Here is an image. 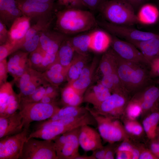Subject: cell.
<instances>
[{
  "instance_id": "cell-35",
  "label": "cell",
  "mask_w": 159,
  "mask_h": 159,
  "mask_svg": "<svg viewBox=\"0 0 159 159\" xmlns=\"http://www.w3.org/2000/svg\"><path fill=\"white\" fill-rule=\"evenodd\" d=\"M69 39L75 52L83 55H89L90 32L69 37Z\"/></svg>"
},
{
  "instance_id": "cell-33",
  "label": "cell",
  "mask_w": 159,
  "mask_h": 159,
  "mask_svg": "<svg viewBox=\"0 0 159 159\" xmlns=\"http://www.w3.org/2000/svg\"><path fill=\"white\" fill-rule=\"evenodd\" d=\"M88 111L86 107L79 106H64L60 108L51 118L47 120L53 121L83 115Z\"/></svg>"
},
{
  "instance_id": "cell-24",
  "label": "cell",
  "mask_w": 159,
  "mask_h": 159,
  "mask_svg": "<svg viewBox=\"0 0 159 159\" xmlns=\"http://www.w3.org/2000/svg\"><path fill=\"white\" fill-rule=\"evenodd\" d=\"M90 50L97 53H104L110 47L112 35L104 30L97 29L90 32Z\"/></svg>"
},
{
  "instance_id": "cell-36",
  "label": "cell",
  "mask_w": 159,
  "mask_h": 159,
  "mask_svg": "<svg viewBox=\"0 0 159 159\" xmlns=\"http://www.w3.org/2000/svg\"><path fill=\"white\" fill-rule=\"evenodd\" d=\"M53 19L50 20H40L31 26L22 41L21 46L24 42L49 28Z\"/></svg>"
},
{
  "instance_id": "cell-47",
  "label": "cell",
  "mask_w": 159,
  "mask_h": 159,
  "mask_svg": "<svg viewBox=\"0 0 159 159\" xmlns=\"http://www.w3.org/2000/svg\"><path fill=\"white\" fill-rule=\"evenodd\" d=\"M111 74L102 76L98 82L109 90L111 93H114V89Z\"/></svg>"
},
{
  "instance_id": "cell-25",
  "label": "cell",
  "mask_w": 159,
  "mask_h": 159,
  "mask_svg": "<svg viewBox=\"0 0 159 159\" xmlns=\"http://www.w3.org/2000/svg\"><path fill=\"white\" fill-rule=\"evenodd\" d=\"M22 15L16 0H0V21L9 29L14 21Z\"/></svg>"
},
{
  "instance_id": "cell-27",
  "label": "cell",
  "mask_w": 159,
  "mask_h": 159,
  "mask_svg": "<svg viewBox=\"0 0 159 159\" xmlns=\"http://www.w3.org/2000/svg\"><path fill=\"white\" fill-rule=\"evenodd\" d=\"M150 62L154 58L159 56V35L144 41H130Z\"/></svg>"
},
{
  "instance_id": "cell-38",
  "label": "cell",
  "mask_w": 159,
  "mask_h": 159,
  "mask_svg": "<svg viewBox=\"0 0 159 159\" xmlns=\"http://www.w3.org/2000/svg\"><path fill=\"white\" fill-rule=\"evenodd\" d=\"M125 111L128 119L132 120H135L142 113L139 104L132 99L128 101Z\"/></svg>"
},
{
  "instance_id": "cell-51",
  "label": "cell",
  "mask_w": 159,
  "mask_h": 159,
  "mask_svg": "<svg viewBox=\"0 0 159 159\" xmlns=\"http://www.w3.org/2000/svg\"><path fill=\"white\" fill-rule=\"evenodd\" d=\"M107 145V148L104 159H113L115 158V154L116 153V149L113 145V143Z\"/></svg>"
},
{
  "instance_id": "cell-18",
  "label": "cell",
  "mask_w": 159,
  "mask_h": 159,
  "mask_svg": "<svg viewBox=\"0 0 159 159\" xmlns=\"http://www.w3.org/2000/svg\"><path fill=\"white\" fill-rule=\"evenodd\" d=\"M29 53L18 50L10 55L7 61L8 73L15 82L30 67L28 59Z\"/></svg>"
},
{
  "instance_id": "cell-29",
  "label": "cell",
  "mask_w": 159,
  "mask_h": 159,
  "mask_svg": "<svg viewBox=\"0 0 159 159\" xmlns=\"http://www.w3.org/2000/svg\"><path fill=\"white\" fill-rule=\"evenodd\" d=\"M136 15L138 23L145 25H152L158 20L159 10L153 4H146L141 7Z\"/></svg>"
},
{
  "instance_id": "cell-22",
  "label": "cell",
  "mask_w": 159,
  "mask_h": 159,
  "mask_svg": "<svg viewBox=\"0 0 159 159\" xmlns=\"http://www.w3.org/2000/svg\"><path fill=\"white\" fill-rule=\"evenodd\" d=\"M31 22L29 18L23 15L17 18L9 29L8 41L16 45L19 50L22 41L31 26Z\"/></svg>"
},
{
  "instance_id": "cell-57",
  "label": "cell",
  "mask_w": 159,
  "mask_h": 159,
  "mask_svg": "<svg viewBox=\"0 0 159 159\" xmlns=\"http://www.w3.org/2000/svg\"><path fill=\"white\" fill-rule=\"evenodd\" d=\"M75 159H95L91 155L90 156L86 155H80L77 157Z\"/></svg>"
},
{
  "instance_id": "cell-37",
  "label": "cell",
  "mask_w": 159,
  "mask_h": 159,
  "mask_svg": "<svg viewBox=\"0 0 159 159\" xmlns=\"http://www.w3.org/2000/svg\"><path fill=\"white\" fill-rule=\"evenodd\" d=\"M45 53L39 46L36 50L30 53L28 56L30 67L37 70L43 60Z\"/></svg>"
},
{
  "instance_id": "cell-53",
  "label": "cell",
  "mask_w": 159,
  "mask_h": 159,
  "mask_svg": "<svg viewBox=\"0 0 159 159\" xmlns=\"http://www.w3.org/2000/svg\"><path fill=\"white\" fill-rule=\"evenodd\" d=\"M116 158L117 159H132V152L123 151H116Z\"/></svg>"
},
{
  "instance_id": "cell-54",
  "label": "cell",
  "mask_w": 159,
  "mask_h": 159,
  "mask_svg": "<svg viewBox=\"0 0 159 159\" xmlns=\"http://www.w3.org/2000/svg\"><path fill=\"white\" fill-rule=\"evenodd\" d=\"M150 146V150L153 154L159 159V142L153 140Z\"/></svg>"
},
{
  "instance_id": "cell-8",
  "label": "cell",
  "mask_w": 159,
  "mask_h": 159,
  "mask_svg": "<svg viewBox=\"0 0 159 159\" xmlns=\"http://www.w3.org/2000/svg\"><path fill=\"white\" fill-rule=\"evenodd\" d=\"M29 129L24 128L19 133L0 139V159H19L29 134Z\"/></svg>"
},
{
  "instance_id": "cell-48",
  "label": "cell",
  "mask_w": 159,
  "mask_h": 159,
  "mask_svg": "<svg viewBox=\"0 0 159 159\" xmlns=\"http://www.w3.org/2000/svg\"><path fill=\"white\" fill-rule=\"evenodd\" d=\"M9 39V30L6 26L0 21V44L6 43Z\"/></svg>"
},
{
  "instance_id": "cell-59",
  "label": "cell",
  "mask_w": 159,
  "mask_h": 159,
  "mask_svg": "<svg viewBox=\"0 0 159 159\" xmlns=\"http://www.w3.org/2000/svg\"><path fill=\"white\" fill-rule=\"evenodd\" d=\"M154 140H155L158 142H159V129H158V130L156 138Z\"/></svg>"
},
{
  "instance_id": "cell-49",
  "label": "cell",
  "mask_w": 159,
  "mask_h": 159,
  "mask_svg": "<svg viewBox=\"0 0 159 159\" xmlns=\"http://www.w3.org/2000/svg\"><path fill=\"white\" fill-rule=\"evenodd\" d=\"M107 145L92 151L91 155L95 159H104Z\"/></svg>"
},
{
  "instance_id": "cell-9",
  "label": "cell",
  "mask_w": 159,
  "mask_h": 159,
  "mask_svg": "<svg viewBox=\"0 0 159 159\" xmlns=\"http://www.w3.org/2000/svg\"><path fill=\"white\" fill-rule=\"evenodd\" d=\"M98 26L117 37L122 38L127 41H141L148 40L157 34L140 31L130 26L120 25L110 23L107 21H97Z\"/></svg>"
},
{
  "instance_id": "cell-1",
  "label": "cell",
  "mask_w": 159,
  "mask_h": 159,
  "mask_svg": "<svg viewBox=\"0 0 159 159\" xmlns=\"http://www.w3.org/2000/svg\"><path fill=\"white\" fill-rule=\"evenodd\" d=\"M55 30L66 35L89 31L98 26L91 11L81 9L66 8L56 15Z\"/></svg>"
},
{
  "instance_id": "cell-13",
  "label": "cell",
  "mask_w": 159,
  "mask_h": 159,
  "mask_svg": "<svg viewBox=\"0 0 159 159\" xmlns=\"http://www.w3.org/2000/svg\"><path fill=\"white\" fill-rule=\"evenodd\" d=\"M21 100L19 94L14 91L11 82H6L0 85V117L9 116L17 111Z\"/></svg>"
},
{
  "instance_id": "cell-21",
  "label": "cell",
  "mask_w": 159,
  "mask_h": 159,
  "mask_svg": "<svg viewBox=\"0 0 159 159\" xmlns=\"http://www.w3.org/2000/svg\"><path fill=\"white\" fill-rule=\"evenodd\" d=\"M24 128L23 118L19 111L8 117H0V139L19 133Z\"/></svg>"
},
{
  "instance_id": "cell-12",
  "label": "cell",
  "mask_w": 159,
  "mask_h": 159,
  "mask_svg": "<svg viewBox=\"0 0 159 159\" xmlns=\"http://www.w3.org/2000/svg\"><path fill=\"white\" fill-rule=\"evenodd\" d=\"M15 82L19 90L21 99L31 95L39 86L48 83L44 79L42 72L30 67Z\"/></svg>"
},
{
  "instance_id": "cell-55",
  "label": "cell",
  "mask_w": 159,
  "mask_h": 159,
  "mask_svg": "<svg viewBox=\"0 0 159 159\" xmlns=\"http://www.w3.org/2000/svg\"><path fill=\"white\" fill-rule=\"evenodd\" d=\"M131 5L134 8L142 4L146 0H122Z\"/></svg>"
},
{
  "instance_id": "cell-19",
  "label": "cell",
  "mask_w": 159,
  "mask_h": 159,
  "mask_svg": "<svg viewBox=\"0 0 159 159\" xmlns=\"http://www.w3.org/2000/svg\"><path fill=\"white\" fill-rule=\"evenodd\" d=\"M67 37L56 30H52L49 28L41 33L39 46L47 53L56 54L62 43Z\"/></svg>"
},
{
  "instance_id": "cell-40",
  "label": "cell",
  "mask_w": 159,
  "mask_h": 159,
  "mask_svg": "<svg viewBox=\"0 0 159 159\" xmlns=\"http://www.w3.org/2000/svg\"><path fill=\"white\" fill-rule=\"evenodd\" d=\"M42 33L37 34L32 38L24 42L20 50L29 53L36 50L39 45Z\"/></svg>"
},
{
  "instance_id": "cell-41",
  "label": "cell",
  "mask_w": 159,
  "mask_h": 159,
  "mask_svg": "<svg viewBox=\"0 0 159 159\" xmlns=\"http://www.w3.org/2000/svg\"><path fill=\"white\" fill-rule=\"evenodd\" d=\"M48 83L40 86L31 95L22 98L21 100L28 102H39L45 95L46 86Z\"/></svg>"
},
{
  "instance_id": "cell-34",
  "label": "cell",
  "mask_w": 159,
  "mask_h": 159,
  "mask_svg": "<svg viewBox=\"0 0 159 159\" xmlns=\"http://www.w3.org/2000/svg\"><path fill=\"white\" fill-rule=\"evenodd\" d=\"M61 100L64 106H79L83 102V96L68 83L61 91Z\"/></svg>"
},
{
  "instance_id": "cell-58",
  "label": "cell",
  "mask_w": 159,
  "mask_h": 159,
  "mask_svg": "<svg viewBox=\"0 0 159 159\" xmlns=\"http://www.w3.org/2000/svg\"><path fill=\"white\" fill-rule=\"evenodd\" d=\"M38 1L47 3H54V0H37Z\"/></svg>"
},
{
  "instance_id": "cell-46",
  "label": "cell",
  "mask_w": 159,
  "mask_h": 159,
  "mask_svg": "<svg viewBox=\"0 0 159 159\" xmlns=\"http://www.w3.org/2000/svg\"><path fill=\"white\" fill-rule=\"evenodd\" d=\"M85 6L92 11L98 10L104 0H81Z\"/></svg>"
},
{
  "instance_id": "cell-39",
  "label": "cell",
  "mask_w": 159,
  "mask_h": 159,
  "mask_svg": "<svg viewBox=\"0 0 159 159\" xmlns=\"http://www.w3.org/2000/svg\"><path fill=\"white\" fill-rule=\"evenodd\" d=\"M124 127L128 134L135 136L140 135L144 130L143 126L135 120L128 119L126 120Z\"/></svg>"
},
{
  "instance_id": "cell-26",
  "label": "cell",
  "mask_w": 159,
  "mask_h": 159,
  "mask_svg": "<svg viewBox=\"0 0 159 159\" xmlns=\"http://www.w3.org/2000/svg\"><path fill=\"white\" fill-rule=\"evenodd\" d=\"M69 68L64 67L57 60L42 72L45 80L48 83L59 86L67 80Z\"/></svg>"
},
{
  "instance_id": "cell-16",
  "label": "cell",
  "mask_w": 159,
  "mask_h": 159,
  "mask_svg": "<svg viewBox=\"0 0 159 159\" xmlns=\"http://www.w3.org/2000/svg\"><path fill=\"white\" fill-rule=\"evenodd\" d=\"M80 127L63 134L64 145L56 151L57 159H75L80 155L78 135Z\"/></svg>"
},
{
  "instance_id": "cell-60",
  "label": "cell",
  "mask_w": 159,
  "mask_h": 159,
  "mask_svg": "<svg viewBox=\"0 0 159 159\" xmlns=\"http://www.w3.org/2000/svg\"><path fill=\"white\" fill-rule=\"evenodd\" d=\"M156 83L158 84V85H159V78L158 79V80H157L155 82Z\"/></svg>"
},
{
  "instance_id": "cell-20",
  "label": "cell",
  "mask_w": 159,
  "mask_h": 159,
  "mask_svg": "<svg viewBox=\"0 0 159 159\" xmlns=\"http://www.w3.org/2000/svg\"><path fill=\"white\" fill-rule=\"evenodd\" d=\"M98 60L95 57L91 62L83 68L79 78L70 85L80 95L83 96L87 90L91 86L98 64Z\"/></svg>"
},
{
  "instance_id": "cell-32",
  "label": "cell",
  "mask_w": 159,
  "mask_h": 159,
  "mask_svg": "<svg viewBox=\"0 0 159 159\" xmlns=\"http://www.w3.org/2000/svg\"><path fill=\"white\" fill-rule=\"evenodd\" d=\"M75 52L67 37L59 48L57 54V61L63 66L69 69Z\"/></svg>"
},
{
  "instance_id": "cell-52",
  "label": "cell",
  "mask_w": 159,
  "mask_h": 159,
  "mask_svg": "<svg viewBox=\"0 0 159 159\" xmlns=\"http://www.w3.org/2000/svg\"><path fill=\"white\" fill-rule=\"evenodd\" d=\"M134 147L130 144L127 139L124 140L116 149V151H123L132 152Z\"/></svg>"
},
{
  "instance_id": "cell-15",
  "label": "cell",
  "mask_w": 159,
  "mask_h": 159,
  "mask_svg": "<svg viewBox=\"0 0 159 159\" xmlns=\"http://www.w3.org/2000/svg\"><path fill=\"white\" fill-rule=\"evenodd\" d=\"M131 99L139 104L142 114L150 112L158 108L159 87L151 84L136 93Z\"/></svg>"
},
{
  "instance_id": "cell-50",
  "label": "cell",
  "mask_w": 159,
  "mask_h": 159,
  "mask_svg": "<svg viewBox=\"0 0 159 159\" xmlns=\"http://www.w3.org/2000/svg\"><path fill=\"white\" fill-rule=\"evenodd\" d=\"M140 149L139 159H158L150 149L142 148Z\"/></svg>"
},
{
  "instance_id": "cell-3",
  "label": "cell",
  "mask_w": 159,
  "mask_h": 159,
  "mask_svg": "<svg viewBox=\"0 0 159 159\" xmlns=\"http://www.w3.org/2000/svg\"><path fill=\"white\" fill-rule=\"evenodd\" d=\"M134 8L122 0H112L103 2L98 10L107 21L130 26L138 23Z\"/></svg>"
},
{
  "instance_id": "cell-28",
  "label": "cell",
  "mask_w": 159,
  "mask_h": 159,
  "mask_svg": "<svg viewBox=\"0 0 159 159\" xmlns=\"http://www.w3.org/2000/svg\"><path fill=\"white\" fill-rule=\"evenodd\" d=\"M90 61L89 55H83L75 52L67 72L68 83H72L79 78L82 70Z\"/></svg>"
},
{
  "instance_id": "cell-7",
  "label": "cell",
  "mask_w": 159,
  "mask_h": 159,
  "mask_svg": "<svg viewBox=\"0 0 159 159\" xmlns=\"http://www.w3.org/2000/svg\"><path fill=\"white\" fill-rule=\"evenodd\" d=\"M18 6L23 15L30 18L34 23L40 20H50L54 9V3L37 0H16Z\"/></svg>"
},
{
  "instance_id": "cell-11",
  "label": "cell",
  "mask_w": 159,
  "mask_h": 159,
  "mask_svg": "<svg viewBox=\"0 0 159 159\" xmlns=\"http://www.w3.org/2000/svg\"><path fill=\"white\" fill-rule=\"evenodd\" d=\"M83 125L76 124L63 125L54 124L46 120L40 121L37 127L29 133L27 139L31 138L53 140L58 136Z\"/></svg>"
},
{
  "instance_id": "cell-4",
  "label": "cell",
  "mask_w": 159,
  "mask_h": 159,
  "mask_svg": "<svg viewBox=\"0 0 159 159\" xmlns=\"http://www.w3.org/2000/svg\"><path fill=\"white\" fill-rule=\"evenodd\" d=\"M96 123L99 132L105 142L112 144L127 140L128 133L117 118L103 115L86 106Z\"/></svg>"
},
{
  "instance_id": "cell-14",
  "label": "cell",
  "mask_w": 159,
  "mask_h": 159,
  "mask_svg": "<svg viewBox=\"0 0 159 159\" xmlns=\"http://www.w3.org/2000/svg\"><path fill=\"white\" fill-rule=\"evenodd\" d=\"M128 98L122 94L112 93L98 107L93 109L99 114L118 119L125 112Z\"/></svg>"
},
{
  "instance_id": "cell-2",
  "label": "cell",
  "mask_w": 159,
  "mask_h": 159,
  "mask_svg": "<svg viewBox=\"0 0 159 159\" xmlns=\"http://www.w3.org/2000/svg\"><path fill=\"white\" fill-rule=\"evenodd\" d=\"M115 52L117 73L129 93H136L153 84L145 66L124 59Z\"/></svg>"
},
{
  "instance_id": "cell-10",
  "label": "cell",
  "mask_w": 159,
  "mask_h": 159,
  "mask_svg": "<svg viewBox=\"0 0 159 159\" xmlns=\"http://www.w3.org/2000/svg\"><path fill=\"white\" fill-rule=\"evenodd\" d=\"M110 47L120 57L125 60L149 67L150 62L133 44L112 35Z\"/></svg>"
},
{
  "instance_id": "cell-31",
  "label": "cell",
  "mask_w": 159,
  "mask_h": 159,
  "mask_svg": "<svg viewBox=\"0 0 159 159\" xmlns=\"http://www.w3.org/2000/svg\"><path fill=\"white\" fill-rule=\"evenodd\" d=\"M159 123V109L150 112L143 122V126L147 137L154 140L156 136Z\"/></svg>"
},
{
  "instance_id": "cell-6",
  "label": "cell",
  "mask_w": 159,
  "mask_h": 159,
  "mask_svg": "<svg viewBox=\"0 0 159 159\" xmlns=\"http://www.w3.org/2000/svg\"><path fill=\"white\" fill-rule=\"evenodd\" d=\"M19 159H57L53 140L27 139Z\"/></svg>"
},
{
  "instance_id": "cell-17",
  "label": "cell",
  "mask_w": 159,
  "mask_h": 159,
  "mask_svg": "<svg viewBox=\"0 0 159 159\" xmlns=\"http://www.w3.org/2000/svg\"><path fill=\"white\" fill-rule=\"evenodd\" d=\"M101 138L99 132L90 125L80 127L79 141L80 145L84 151H92L103 147Z\"/></svg>"
},
{
  "instance_id": "cell-42",
  "label": "cell",
  "mask_w": 159,
  "mask_h": 159,
  "mask_svg": "<svg viewBox=\"0 0 159 159\" xmlns=\"http://www.w3.org/2000/svg\"><path fill=\"white\" fill-rule=\"evenodd\" d=\"M19 50L17 46L9 41L0 45V61L6 59L16 51Z\"/></svg>"
},
{
  "instance_id": "cell-23",
  "label": "cell",
  "mask_w": 159,
  "mask_h": 159,
  "mask_svg": "<svg viewBox=\"0 0 159 159\" xmlns=\"http://www.w3.org/2000/svg\"><path fill=\"white\" fill-rule=\"evenodd\" d=\"M111 94L107 88L98 82L95 85L91 86L83 95V102L92 104L93 108L98 107Z\"/></svg>"
},
{
  "instance_id": "cell-5",
  "label": "cell",
  "mask_w": 159,
  "mask_h": 159,
  "mask_svg": "<svg viewBox=\"0 0 159 159\" xmlns=\"http://www.w3.org/2000/svg\"><path fill=\"white\" fill-rule=\"evenodd\" d=\"M60 108L57 103L31 102L21 100L19 110L23 118L24 128L29 129L31 122L51 118Z\"/></svg>"
},
{
  "instance_id": "cell-43",
  "label": "cell",
  "mask_w": 159,
  "mask_h": 159,
  "mask_svg": "<svg viewBox=\"0 0 159 159\" xmlns=\"http://www.w3.org/2000/svg\"><path fill=\"white\" fill-rule=\"evenodd\" d=\"M149 67V75L151 79L159 76V56L150 61Z\"/></svg>"
},
{
  "instance_id": "cell-45",
  "label": "cell",
  "mask_w": 159,
  "mask_h": 159,
  "mask_svg": "<svg viewBox=\"0 0 159 159\" xmlns=\"http://www.w3.org/2000/svg\"><path fill=\"white\" fill-rule=\"evenodd\" d=\"M8 73L6 59L0 61V85L7 82Z\"/></svg>"
},
{
  "instance_id": "cell-56",
  "label": "cell",
  "mask_w": 159,
  "mask_h": 159,
  "mask_svg": "<svg viewBox=\"0 0 159 159\" xmlns=\"http://www.w3.org/2000/svg\"><path fill=\"white\" fill-rule=\"evenodd\" d=\"M140 149L134 147L132 152V159H139Z\"/></svg>"
},
{
  "instance_id": "cell-44",
  "label": "cell",
  "mask_w": 159,
  "mask_h": 159,
  "mask_svg": "<svg viewBox=\"0 0 159 159\" xmlns=\"http://www.w3.org/2000/svg\"><path fill=\"white\" fill-rule=\"evenodd\" d=\"M60 5L67 8H74L81 9L85 6L81 0H57Z\"/></svg>"
},
{
  "instance_id": "cell-30",
  "label": "cell",
  "mask_w": 159,
  "mask_h": 159,
  "mask_svg": "<svg viewBox=\"0 0 159 159\" xmlns=\"http://www.w3.org/2000/svg\"><path fill=\"white\" fill-rule=\"evenodd\" d=\"M99 65L102 76L110 75L117 72L115 52L112 48L103 53Z\"/></svg>"
}]
</instances>
